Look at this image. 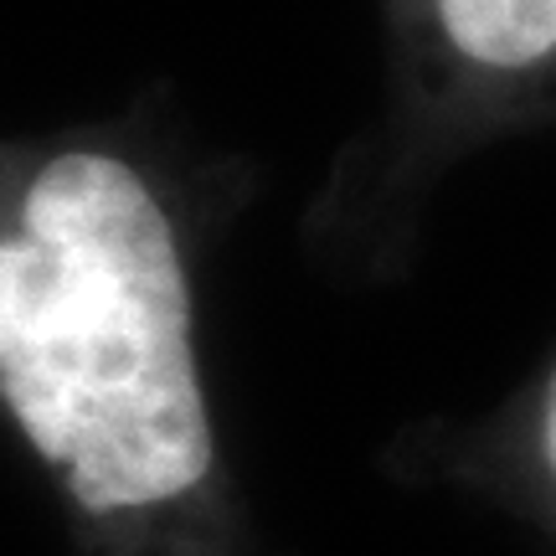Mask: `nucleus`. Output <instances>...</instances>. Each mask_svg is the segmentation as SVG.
I'll use <instances>...</instances> for the list:
<instances>
[{
	"instance_id": "f257e3e1",
	"label": "nucleus",
	"mask_w": 556,
	"mask_h": 556,
	"mask_svg": "<svg viewBox=\"0 0 556 556\" xmlns=\"http://www.w3.org/2000/svg\"><path fill=\"white\" fill-rule=\"evenodd\" d=\"M0 392L88 510L155 505L206 475L176 238L119 160H52L0 238Z\"/></svg>"
},
{
	"instance_id": "f03ea898",
	"label": "nucleus",
	"mask_w": 556,
	"mask_h": 556,
	"mask_svg": "<svg viewBox=\"0 0 556 556\" xmlns=\"http://www.w3.org/2000/svg\"><path fill=\"white\" fill-rule=\"evenodd\" d=\"M443 31L484 67H526L556 47V0H438Z\"/></svg>"
},
{
	"instance_id": "7ed1b4c3",
	"label": "nucleus",
	"mask_w": 556,
	"mask_h": 556,
	"mask_svg": "<svg viewBox=\"0 0 556 556\" xmlns=\"http://www.w3.org/2000/svg\"><path fill=\"white\" fill-rule=\"evenodd\" d=\"M546 454H552L556 469V381H552V402H546Z\"/></svg>"
}]
</instances>
